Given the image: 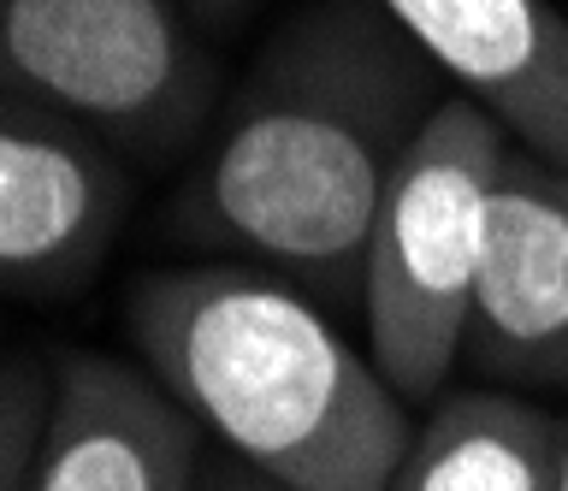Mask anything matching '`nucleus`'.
I'll return each instance as SVG.
<instances>
[{"mask_svg":"<svg viewBox=\"0 0 568 491\" xmlns=\"http://www.w3.org/2000/svg\"><path fill=\"white\" fill-rule=\"evenodd\" d=\"M24 491H202V427L149 367L71 349Z\"/></svg>","mask_w":568,"mask_h":491,"instance_id":"0eeeda50","label":"nucleus"},{"mask_svg":"<svg viewBox=\"0 0 568 491\" xmlns=\"http://www.w3.org/2000/svg\"><path fill=\"white\" fill-rule=\"evenodd\" d=\"M184 7L195 12V24H237L243 12L261 7V0H184Z\"/></svg>","mask_w":568,"mask_h":491,"instance_id":"f8f14e48","label":"nucleus"},{"mask_svg":"<svg viewBox=\"0 0 568 491\" xmlns=\"http://www.w3.org/2000/svg\"><path fill=\"white\" fill-rule=\"evenodd\" d=\"M124 331L178 409L284 491H385L415 438L385 374L278 273L243 260L142 273Z\"/></svg>","mask_w":568,"mask_h":491,"instance_id":"f03ea898","label":"nucleus"},{"mask_svg":"<svg viewBox=\"0 0 568 491\" xmlns=\"http://www.w3.org/2000/svg\"><path fill=\"white\" fill-rule=\"evenodd\" d=\"M557 491H568V420H557Z\"/></svg>","mask_w":568,"mask_h":491,"instance_id":"ddd939ff","label":"nucleus"},{"mask_svg":"<svg viewBox=\"0 0 568 491\" xmlns=\"http://www.w3.org/2000/svg\"><path fill=\"white\" fill-rule=\"evenodd\" d=\"M385 491H557V415L515 391H450Z\"/></svg>","mask_w":568,"mask_h":491,"instance_id":"1a4fd4ad","label":"nucleus"},{"mask_svg":"<svg viewBox=\"0 0 568 491\" xmlns=\"http://www.w3.org/2000/svg\"><path fill=\"white\" fill-rule=\"evenodd\" d=\"M202 491H284V485L261 480L255 468H243V462H231V456H220V462L202 468Z\"/></svg>","mask_w":568,"mask_h":491,"instance_id":"9b49d317","label":"nucleus"},{"mask_svg":"<svg viewBox=\"0 0 568 491\" xmlns=\"http://www.w3.org/2000/svg\"><path fill=\"white\" fill-rule=\"evenodd\" d=\"M462 361L504 385H568V172L509 149Z\"/></svg>","mask_w":568,"mask_h":491,"instance_id":"423d86ee","label":"nucleus"},{"mask_svg":"<svg viewBox=\"0 0 568 491\" xmlns=\"http://www.w3.org/2000/svg\"><path fill=\"white\" fill-rule=\"evenodd\" d=\"M515 149L568 172V19L550 0H379Z\"/></svg>","mask_w":568,"mask_h":491,"instance_id":"6e6552de","label":"nucleus"},{"mask_svg":"<svg viewBox=\"0 0 568 491\" xmlns=\"http://www.w3.org/2000/svg\"><path fill=\"white\" fill-rule=\"evenodd\" d=\"M0 101L95 131L131 166H166L213 119L220 60L184 0H0Z\"/></svg>","mask_w":568,"mask_h":491,"instance_id":"20e7f679","label":"nucleus"},{"mask_svg":"<svg viewBox=\"0 0 568 491\" xmlns=\"http://www.w3.org/2000/svg\"><path fill=\"white\" fill-rule=\"evenodd\" d=\"M124 166L95 131L0 101V290L65 296L89 285L131 214Z\"/></svg>","mask_w":568,"mask_h":491,"instance_id":"39448f33","label":"nucleus"},{"mask_svg":"<svg viewBox=\"0 0 568 491\" xmlns=\"http://www.w3.org/2000/svg\"><path fill=\"white\" fill-rule=\"evenodd\" d=\"M444 101V72L379 0H308L231 90L172 232L291 278L326 314L362 308L385 190Z\"/></svg>","mask_w":568,"mask_h":491,"instance_id":"f257e3e1","label":"nucleus"},{"mask_svg":"<svg viewBox=\"0 0 568 491\" xmlns=\"http://www.w3.org/2000/svg\"><path fill=\"white\" fill-rule=\"evenodd\" d=\"M509 149V131L479 101L450 95L385 190L362 320L373 367L403 402H433L462 361L474 285L486 267L491 190Z\"/></svg>","mask_w":568,"mask_h":491,"instance_id":"7ed1b4c3","label":"nucleus"},{"mask_svg":"<svg viewBox=\"0 0 568 491\" xmlns=\"http://www.w3.org/2000/svg\"><path fill=\"white\" fill-rule=\"evenodd\" d=\"M53 367L42 356H0V491H24L48 427Z\"/></svg>","mask_w":568,"mask_h":491,"instance_id":"9d476101","label":"nucleus"}]
</instances>
